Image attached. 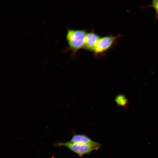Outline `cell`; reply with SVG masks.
<instances>
[{
    "mask_svg": "<svg viewBox=\"0 0 158 158\" xmlns=\"http://www.w3.org/2000/svg\"><path fill=\"white\" fill-rule=\"evenodd\" d=\"M87 32L86 29H74L68 28L66 37L68 46L63 49V51L70 50L72 52V58H75L77 52L83 48L85 38Z\"/></svg>",
    "mask_w": 158,
    "mask_h": 158,
    "instance_id": "6da1fadb",
    "label": "cell"
},
{
    "mask_svg": "<svg viewBox=\"0 0 158 158\" xmlns=\"http://www.w3.org/2000/svg\"><path fill=\"white\" fill-rule=\"evenodd\" d=\"M54 145L56 146L66 147L80 157L85 154H89L93 151L98 150L101 146L100 143L97 142L90 144H83L73 143L69 141L56 142Z\"/></svg>",
    "mask_w": 158,
    "mask_h": 158,
    "instance_id": "7a4b0ae2",
    "label": "cell"
},
{
    "mask_svg": "<svg viewBox=\"0 0 158 158\" xmlns=\"http://www.w3.org/2000/svg\"><path fill=\"white\" fill-rule=\"evenodd\" d=\"M118 37L108 34L101 37L93 52L95 57L101 58L114 46Z\"/></svg>",
    "mask_w": 158,
    "mask_h": 158,
    "instance_id": "3957f363",
    "label": "cell"
},
{
    "mask_svg": "<svg viewBox=\"0 0 158 158\" xmlns=\"http://www.w3.org/2000/svg\"><path fill=\"white\" fill-rule=\"evenodd\" d=\"M101 37L93 30L87 32L85 38L83 49L93 52Z\"/></svg>",
    "mask_w": 158,
    "mask_h": 158,
    "instance_id": "277c9868",
    "label": "cell"
},
{
    "mask_svg": "<svg viewBox=\"0 0 158 158\" xmlns=\"http://www.w3.org/2000/svg\"><path fill=\"white\" fill-rule=\"evenodd\" d=\"M70 142L75 143L87 144L94 143L93 141L87 135L82 134H76L74 133Z\"/></svg>",
    "mask_w": 158,
    "mask_h": 158,
    "instance_id": "5b68a950",
    "label": "cell"
},
{
    "mask_svg": "<svg viewBox=\"0 0 158 158\" xmlns=\"http://www.w3.org/2000/svg\"><path fill=\"white\" fill-rule=\"evenodd\" d=\"M115 101L118 106L126 109L128 107V100L123 94H119L116 96Z\"/></svg>",
    "mask_w": 158,
    "mask_h": 158,
    "instance_id": "8992f818",
    "label": "cell"
},
{
    "mask_svg": "<svg viewBox=\"0 0 158 158\" xmlns=\"http://www.w3.org/2000/svg\"><path fill=\"white\" fill-rule=\"evenodd\" d=\"M152 5L158 13V0L154 1L153 2Z\"/></svg>",
    "mask_w": 158,
    "mask_h": 158,
    "instance_id": "52a82bcc",
    "label": "cell"
}]
</instances>
